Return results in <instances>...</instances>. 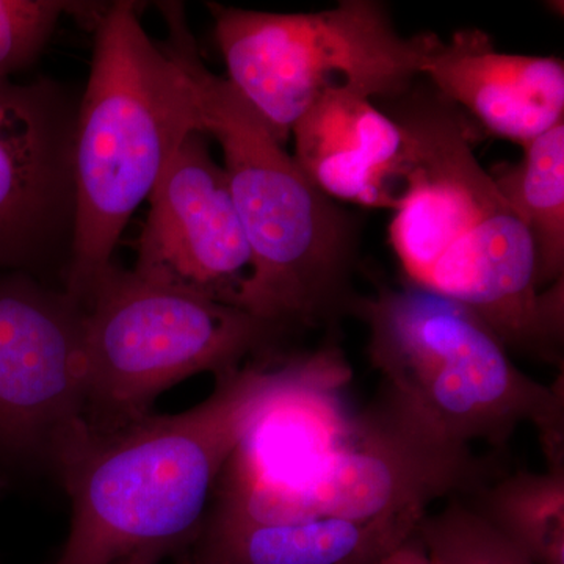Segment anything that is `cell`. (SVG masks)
I'll use <instances>...</instances> for the list:
<instances>
[{
	"mask_svg": "<svg viewBox=\"0 0 564 564\" xmlns=\"http://www.w3.org/2000/svg\"><path fill=\"white\" fill-rule=\"evenodd\" d=\"M84 307L61 284L0 273V473L65 484L91 443Z\"/></svg>",
	"mask_w": 564,
	"mask_h": 564,
	"instance_id": "9",
	"label": "cell"
},
{
	"mask_svg": "<svg viewBox=\"0 0 564 564\" xmlns=\"http://www.w3.org/2000/svg\"><path fill=\"white\" fill-rule=\"evenodd\" d=\"M93 441L151 414L163 392L274 352L280 329L240 310L111 265L82 302Z\"/></svg>",
	"mask_w": 564,
	"mask_h": 564,
	"instance_id": "6",
	"label": "cell"
},
{
	"mask_svg": "<svg viewBox=\"0 0 564 564\" xmlns=\"http://www.w3.org/2000/svg\"><path fill=\"white\" fill-rule=\"evenodd\" d=\"M378 564H434L425 547L419 540L415 530L403 543L393 547L389 554H386Z\"/></svg>",
	"mask_w": 564,
	"mask_h": 564,
	"instance_id": "19",
	"label": "cell"
},
{
	"mask_svg": "<svg viewBox=\"0 0 564 564\" xmlns=\"http://www.w3.org/2000/svg\"><path fill=\"white\" fill-rule=\"evenodd\" d=\"M77 107L57 82L0 79V273L63 281L76 212Z\"/></svg>",
	"mask_w": 564,
	"mask_h": 564,
	"instance_id": "10",
	"label": "cell"
},
{
	"mask_svg": "<svg viewBox=\"0 0 564 564\" xmlns=\"http://www.w3.org/2000/svg\"><path fill=\"white\" fill-rule=\"evenodd\" d=\"M82 3L61 0H0V79L31 68L50 43L62 14Z\"/></svg>",
	"mask_w": 564,
	"mask_h": 564,
	"instance_id": "18",
	"label": "cell"
},
{
	"mask_svg": "<svg viewBox=\"0 0 564 564\" xmlns=\"http://www.w3.org/2000/svg\"><path fill=\"white\" fill-rule=\"evenodd\" d=\"M415 534L434 564H534L462 497L423 516Z\"/></svg>",
	"mask_w": 564,
	"mask_h": 564,
	"instance_id": "17",
	"label": "cell"
},
{
	"mask_svg": "<svg viewBox=\"0 0 564 564\" xmlns=\"http://www.w3.org/2000/svg\"><path fill=\"white\" fill-rule=\"evenodd\" d=\"M228 80L288 143L295 122L325 93L375 102L421 79L430 32L403 36L377 0H343L317 13H269L209 3Z\"/></svg>",
	"mask_w": 564,
	"mask_h": 564,
	"instance_id": "8",
	"label": "cell"
},
{
	"mask_svg": "<svg viewBox=\"0 0 564 564\" xmlns=\"http://www.w3.org/2000/svg\"><path fill=\"white\" fill-rule=\"evenodd\" d=\"M377 104L403 135L389 242L408 282L469 307L508 351L562 367L564 280L536 288L532 239L475 155L474 122L422 77Z\"/></svg>",
	"mask_w": 564,
	"mask_h": 564,
	"instance_id": "1",
	"label": "cell"
},
{
	"mask_svg": "<svg viewBox=\"0 0 564 564\" xmlns=\"http://www.w3.org/2000/svg\"><path fill=\"white\" fill-rule=\"evenodd\" d=\"M522 150L521 162L489 173L532 239L536 288L545 291L564 280V122Z\"/></svg>",
	"mask_w": 564,
	"mask_h": 564,
	"instance_id": "15",
	"label": "cell"
},
{
	"mask_svg": "<svg viewBox=\"0 0 564 564\" xmlns=\"http://www.w3.org/2000/svg\"><path fill=\"white\" fill-rule=\"evenodd\" d=\"M421 77L481 131L521 147L564 122L562 58L505 54L480 29L448 41L430 32Z\"/></svg>",
	"mask_w": 564,
	"mask_h": 564,
	"instance_id": "12",
	"label": "cell"
},
{
	"mask_svg": "<svg viewBox=\"0 0 564 564\" xmlns=\"http://www.w3.org/2000/svg\"><path fill=\"white\" fill-rule=\"evenodd\" d=\"M423 516H395L369 522L204 521L180 564H378L414 532Z\"/></svg>",
	"mask_w": 564,
	"mask_h": 564,
	"instance_id": "14",
	"label": "cell"
},
{
	"mask_svg": "<svg viewBox=\"0 0 564 564\" xmlns=\"http://www.w3.org/2000/svg\"><path fill=\"white\" fill-rule=\"evenodd\" d=\"M292 155L318 191L334 202L393 209L404 169L399 124L358 91L325 93L295 122Z\"/></svg>",
	"mask_w": 564,
	"mask_h": 564,
	"instance_id": "13",
	"label": "cell"
},
{
	"mask_svg": "<svg viewBox=\"0 0 564 564\" xmlns=\"http://www.w3.org/2000/svg\"><path fill=\"white\" fill-rule=\"evenodd\" d=\"M474 497L475 510L534 564H564V466L508 475Z\"/></svg>",
	"mask_w": 564,
	"mask_h": 564,
	"instance_id": "16",
	"label": "cell"
},
{
	"mask_svg": "<svg viewBox=\"0 0 564 564\" xmlns=\"http://www.w3.org/2000/svg\"><path fill=\"white\" fill-rule=\"evenodd\" d=\"M93 32L90 76L74 128L76 212L62 281L80 304L113 265L126 225L181 144L204 132L191 77L144 32L135 3L106 7Z\"/></svg>",
	"mask_w": 564,
	"mask_h": 564,
	"instance_id": "4",
	"label": "cell"
},
{
	"mask_svg": "<svg viewBox=\"0 0 564 564\" xmlns=\"http://www.w3.org/2000/svg\"><path fill=\"white\" fill-rule=\"evenodd\" d=\"M163 558L159 555L152 554H137L122 558L120 562L113 564H162Z\"/></svg>",
	"mask_w": 564,
	"mask_h": 564,
	"instance_id": "20",
	"label": "cell"
},
{
	"mask_svg": "<svg viewBox=\"0 0 564 564\" xmlns=\"http://www.w3.org/2000/svg\"><path fill=\"white\" fill-rule=\"evenodd\" d=\"M207 139L206 132L191 133L155 185L132 272L240 307L252 254L225 169L212 158Z\"/></svg>",
	"mask_w": 564,
	"mask_h": 564,
	"instance_id": "11",
	"label": "cell"
},
{
	"mask_svg": "<svg viewBox=\"0 0 564 564\" xmlns=\"http://www.w3.org/2000/svg\"><path fill=\"white\" fill-rule=\"evenodd\" d=\"M10 484L9 478L6 477L2 473H0V489L6 488L7 485Z\"/></svg>",
	"mask_w": 564,
	"mask_h": 564,
	"instance_id": "21",
	"label": "cell"
},
{
	"mask_svg": "<svg viewBox=\"0 0 564 564\" xmlns=\"http://www.w3.org/2000/svg\"><path fill=\"white\" fill-rule=\"evenodd\" d=\"M383 392L452 443L503 447L518 426L540 434L549 467L564 466V386L521 372L469 307L406 284L356 299Z\"/></svg>",
	"mask_w": 564,
	"mask_h": 564,
	"instance_id": "5",
	"label": "cell"
},
{
	"mask_svg": "<svg viewBox=\"0 0 564 564\" xmlns=\"http://www.w3.org/2000/svg\"><path fill=\"white\" fill-rule=\"evenodd\" d=\"M486 467L381 393L340 440L274 480L223 475L207 518L234 524L423 516L434 502L484 488Z\"/></svg>",
	"mask_w": 564,
	"mask_h": 564,
	"instance_id": "7",
	"label": "cell"
},
{
	"mask_svg": "<svg viewBox=\"0 0 564 564\" xmlns=\"http://www.w3.org/2000/svg\"><path fill=\"white\" fill-rule=\"evenodd\" d=\"M159 6L169 28L161 44L191 77L250 245L252 276L240 307L284 334L351 313L355 218L304 176L231 82L207 69L182 3Z\"/></svg>",
	"mask_w": 564,
	"mask_h": 564,
	"instance_id": "3",
	"label": "cell"
},
{
	"mask_svg": "<svg viewBox=\"0 0 564 564\" xmlns=\"http://www.w3.org/2000/svg\"><path fill=\"white\" fill-rule=\"evenodd\" d=\"M261 356L215 378L206 400L180 414H148L93 441L63 488L68 538L55 564H113L137 554H184L198 536L229 459L263 408L310 366Z\"/></svg>",
	"mask_w": 564,
	"mask_h": 564,
	"instance_id": "2",
	"label": "cell"
}]
</instances>
